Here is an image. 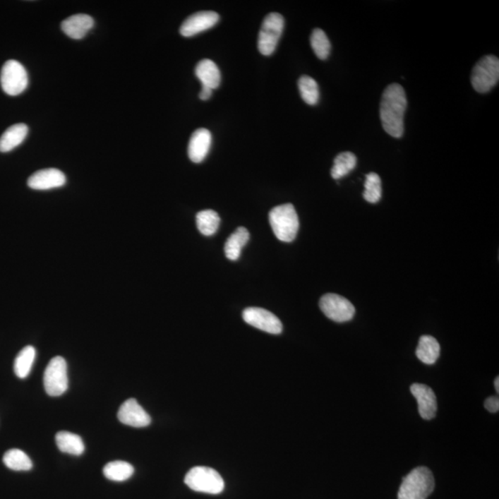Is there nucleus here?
<instances>
[{
    "mask_svg": "<svg viewBox=\"0 0 499 499\" xmlns=\"http://www.w3.org/2000/svg\"><path fill=\"white\" fill-rule=\"evenodd\" d=\"M407 107L404 89L397 83L385 90L380 104L382 125L385 133L394 138H400L404 133V115Z\"/></svg>",
    "mask_w": 499,
    "mask_h": 499,
    "instance_id": "f257e3e1",
    "label": "nucleus"
},
{
    "mask_svg": "<svg viewBox=\"0 0 499 499\" xmlns=\"http://www.w3.org/2000/svg\"><path fill=\"white\" fill-rule=\"evenodd\" d=\"M435 489V478L426 467L414 469L403 479L397 499H427Z\"/></svg>",
    "mask_w": 499,
    "mask_h": 499,
    "instance_id": "f03ea898",
    "label": "nucleus"
},
{
    "mask_svg": "<svg viewBox=\"0 0 499 499\" xmlns=\"http://www.w3.org/2000/svg\"><path fill=\"white\" fill-rule=\"evenodd\" d=\"M269 222L279 241L291 243L295 240L300 222L294 205L284 204L272 209L269 213Z\"/></svg>",
    "mask_w": 499,
    "mask_h": 499,
    "instance_id": "7ed1b4c3",
    "label": "nucleus"
},
{
    "mask_svg": "<svg viewBox=\"0 0 499 499\" xmlns=\"http://www.w3.org/2000/svg\"><path fill=\"white\" fill-rule=\"evenodd\" d=\"M184 482L193 491L211 495L220 494L225 487L223 478L216 470L203 466L190 470L185 476Z\"/></svg>",
    "mask_w": 499,
    "mask_h": 499,
    "instance_id": "20e7f679",
    "label": "nucleus"
},
{
    "mask_svg": "<svg viewBox=\"0 0 499 499\" xmlns=\"http://www.w3.org/2000/svg\"><path fill=\"white\" fill-rule=\"evenodd\" d=\"M284 29L282 14L272 13L265 18L258 37V49L264 56H270L277 49Z\"/></svg>",
    "mask_w": 499,
    "mask_h": 499,
    "instance_id": "39448f33",
    "label": "nucleus"
},
{
    "mask_svg": "<svg viewBox=\"0 0 499 499\" xmlns=\"http://www.w3.org/2000/svg\"><path fill=\"white\" fill-rule=\"evenodd\" d=\"M499 80V61L497 56H486L473 70L471 85L478 92H489Z\"/></svg>",
    "mask_w": 499,
    "mask_h": 499,
    "instance_id": "423d86ee",
    "label": "nucleus"
},
{
    "mask_svg": "<svg viewBox=\"0 0 499 499\" xmlns=\"http://www.w3.org/2000/svg\"><path fill=\"white\" fill-rule=\"evenodd\" d=\"M44 385L52 397L61 396L68 390V366L64 358L56 356L49 361L44 373Z\"/></svg>",
    "mask_w": 499,
    "mask_h": 499,
    "instance_id": "0eeeda50",
    "label": "nucleus"
},
{
    "mask_svg": "<svg viewBox=\"0 0 499 499\" xmlns=\"http://www.w3.org/2000/svg\"><path fill=\"white\" fill-rule=\"evenodd\" d=\"M0 83L3 91L11 97L22 94L28 86V74L25 68L13 59L8 61L3 65Z\"/></svg>",
    "mask_w": 499,
    "mask_h": 499,
    "instance_id": "6e6552de",
    "label": "nucleus"
},
{
    "mask_svg": "<svg viewBox=\"0 0 499 499\" xmlns=\"http://www.w3.org/2000/svg\"><path fill=\"white\" fill-rule=\"evenodd\" d=\"M319 306L327 318L337 323L351 321L355 315L354 304L342 296L335 294L323 296Z\"/></svg>",
    "mask_w": 499,
    "mask_h": 499,
    "instance_id": "1a4fd4ad",
    "label": "nucleus"
},
{
    "mask_svg": "<svg viewBox=\"0 0 499 499\" xmlns=\"http://www.w3.org/2000/svg\"><path fill=\"white\" fill-rule=\"evenodd\" d=\"M244 320L253 327L269 334L282 332V323L274 313L259 307L246 308L243 313Z\"/></svg>",
    "mask_w": 499,
    "mask_h": 499,
    "instance_id": "9d476101",
    "label": "nucleus"
},
{
    "mask_svg": "<svg viewBox=\"0 0 499 499\" xmlns=\"http://www.w3.org/2000/svg\"><path fill=\"white\" fill-rule=\"evenodd\" d=\"M220 15L215 11H199L191 15L182 23L179 32L182 37H191L217 25Z\"/></svg>",
    "mask_w": 499,
    "mask_h": 499,
    "instance_id": "9b49d317",
    "label": "nucleus"
},
{
    "mask_svg": "<svg viewBox=\"0 0 499 499\" xmlns=\"http://www.w3.org/2000/svg\"><path fill=\"white\" fill-rule=\"evenodd\" d=\"M118 419L121 423L136 428H142L151 423V417L134 399H127L121 406L118 412Z\"/></svg>",
    "mask_w": 499,
    "mask_h": 499,
    "instance_id": "f8f14e48",
    "label": "nucleus"
},
{
    "mask_svg": "<svg viewBox=\"0 0 499 499\" xmlns=\"http://www.w3.org/2000/svg\"><path fill=\"white\" fill-rule=\"evenodd\" d=\"M411 392L418 402V410L424 420H432L438 411V402L434 391L428 385L415 383L411 385Z\"/></svg>",
    "mask_w": 499,
    "mask_h": 499,
    "instance_id": "ddd939ff",
    "label": "nucleus"
},
{
    "mask_svg": "<svg viewBox=\"0 0 499 499\" xmlns=\"http://www.w3.org/2000/svg\"><path fill=\"white\" fill-rule=\"evenodd\" d=\"M28 186L32 190L46 191L64 186L66 176L56 169L39 170L28 179Z\"/></svg>",
    "mask_w": 499,
    "mask_h": 499,
    "instance_id": "4468645a",
    "label": "nucleus"
},
{
    "mask_svg": "<svg viewBox=\"0 0 499 499\" xmlns=\"http://www.w3.org/2000/svg\"><path fill=\"white\" fill-rule=\"evenodd\" d=\"M212 143V136L208 128H198L191 137L188 155L194 163H201L208 155Z\"/></svg>",
    "mask_w": 499,
    "mask_h": 499,
    "instance_id": "2eb2a0df",
    "label": "nucleus"
},
{
    "mask_svg": "<svg viewBox=\"0 0 499 499\" xmlns=\"http://www.w3.org/2000/svg\"><path fill=\"white\" fill-rule=\"evenodd\" d=\"M94 19L88 14H76L61 23V30L68 37L80 40L94 27Z\"/></svg>",
    "mask_w": 499,
    "mask_h": 499,
    "instance_id": "dca6fc26",
    "label": "nucleus"
},
{
    "mask_svg": "<svg viewBox=\"0 0 499 499\" xmlns=\"http://www.w3.org/2000/svg\"><path fill=\"white\" fill-rule=\"evenodd\" d=\"M197 78L201 80L202 86L217 89L220 85L221 74L216 64L210 59H203L196 68Z\"/></svg>",
    "mask_w": 499,
    "mask_h": 499,
    "instance_id": "f3484780",
    "label": "nucleus"
},
{
    "mask_svg": "<svg viewBox=\"0 0 499 499\" xmlns=\"http://www.w3.org/2000/svg\"><path fill=\"white\" fill-rule=\"evenodd\" d=\"M28 127L23 124L13 125L6 130L0 137V152L8 153L25 141L28 134Z\"/></svg>",
    "mask_w": 499,
    "mask_h": 499,
    "instance_id": "a211bd4d",
    "label": "nucleus"
},
{
    "mask_svg": "<svg viewBox=\"0 0 499 499\" xmlns=\"http://www.w3.org/2000/svg\"><path fill=\"white\" fill-rule=\"evenodd\" d=\"M440 355V345L438 340L432 336L420 337L419 344L416 349V356L422 363L434 364Z\"/></svg>",
    "mask_w": 499,
    "mask_h": 499,
    "instance_id": "6ab92c4d",
    "label": "nucleus"
},
{
    "mask_svg": "<svg viewBox=\"0 0 499 499\" xmlns=\"http://www.w3.org/2000/svg\"><path fill=\"white\" fill-rule=\"evenodd\" d=\"M250 233L244 227H240L233 232L225 244V255L227 258L236 261L240 258L241 249L249 241Z\"/></svg>",
    "mask_w": 499,
    "mask_h": 499,
    "instance_id": "aec40b11",
    "label": "nucleus"
},
{
    "mask_svg": "<svg viewBox=\"0 0 499 499\" xmlns=\"http://www.w3.org/2000/svg\"><path fill=\"white\" fill-rule=\"evenodd\" d=\"M56 446L61 452L80 456L85 452V444L80 435L62 431L56 435Z\"/></svg>",
    "mask_w": 499,
    "mask_h": 499,
    "instance_id": "412c9836",
    "label": "nucleus"
},
{
    "mask_svg": "<svg viewBox=\"0 0 499 499\" xmlns=\"http://www.w3.org/2000/svg\"><path fill=\"white\" fill-rule=\"evenodd\" d=\"M37 351L32 346H26L19 352L14 361L15 375L19 378H26L31 372Z\"/></svg>",
    "mask_w": 499,
    "mask_h": 499,
    "instance_id": "4be33fe9",
    "label": "nucleus"
},
{
    "mask_svg": "<svg viewBox=\"0 0 499 499\" xmlns=\"http://www.w3.org/2000/svg\"><path fill=\"white\" fill-rule=\"evenodd\" d=\"M103 473L109 480L124 482L133 476L134 469L130 463L116 461L107 463L104 467Z\"/></svg>",
    "mask_w": 499,
    "mask_h": 499,
    "instance_id": "5701e85b",
    "label": "nucleus"
},
{
    "mask_svg": "<svg viewBox=\"0 0 499 499\" xmlns=\"http://www.w3.org/2000/svg\"><path fill=\"white\" fill-rule=\"evenodd\" d=\"M3 462L11 470L17 471H27L32 468L31 459L23 450L17 448L8 450L3 457Z\"/></svg>",
    "mask_w": 499,
    "mask_h": 499,
    "instance_id": "b1692460",
    "label": "nucleus"
},
{
    "mask_svg": "<svg viewBox=\"0 0 499 499\" xmlns=\"http://www.w3.org/2000/svg\"><path fill=\"white\" fill-rule=\"evenodd\" d=\"M196 224L203 235H214L220 228V217L216 211L203 210L196 215Z\"/></svg>",
    "mask_w": 499,
    "mask_h": 499,
    "instance_id": "393cba45",
    "label": "nucleus"
},
{
    "mask_svg": "<svg viewBox=\"0 0 499 499\" xmlns=\"http://www.w3.org/2000/svg\"><path fill=\"white\" fill-rule=\"evenodd\" d=\"M357 158L351 152H343L337 155L334 160V166L331 169V176L335 179H339L348 175L356 167Z\"/></svg>",
    "mask_w": 499,
    "mask_h": 499,
    "instance_id": "a878e982",
    "label": "nucleus"
},
{
    "mask_svg": "<svg viewBox=\"0 0 499 499\" xmlns=\"http://www.w3.org/2000/svg\"><path fill=\"white\" fill-rule=\"evenodd\" d=\"M299 90L304 102L311 106L318 104L319 100V89L318 83L312 77L303 76L298 82Z\"/></svg>",
    "mask_w": 499,
    "mask_h": 499,
    "instance_id": "bb28decb",
    "label": "nucleus"
},
{
    "mask_svg": "<svg viewBox=\"0 0 499 499\" xmlns=\"http://www.w3.org/2000/svg\"><path fill=\"white\" fill-rule=\"evenodd\" d=\"M311 46L318 59L324 61L330 56L331 50L330 39L323 30H313V34L311 35Z\"/></svg>",
    "mask_w": 499,
    "mask_h": 499,
    "instance_id": "cd10ccee",
    "label": "nucleus"
},
{
    "mask_svg": "<svg viewBox=\"0 0 499 499\" xmlns=\"http://www.w3.org/2000/svg\"><path fill=\"white\" fill-rule=\"evenodd\" d=\"M363 198L371 204L379 202L382 196L381 179L376 173H369L366 175V184H364Z\"/></svg>",
    "mask_w": 499,
    "mask_h": 499,
    "instance_id": "c85d7f7f",
    "label": "nucleus"
},
{
    "mask_svg": "<svg viewBox=\"0 0 499 499\" xmlns=\"http://www.w3.org/2000/svg\"><path fill=\"white\" fill-rule=\"evenodd\" d=\"M485 408L487 411L495 414L499 411V399L498 397H490L485 402Z\"/></svg>",
    "mask_w": 499,
    "mask_h": 499,
    "instance_id": "c756f323",
    "label": "nucleus"
},
{
    "mask_svg": "<svg viewBox=\"0 0 499 499\" xmlns=\"http://www.w3.org/2000/svg\"><path fill=\"white\" fill-rule=\"evenodd\" d=\"M212 91H213V90L205 88V86H202V90L201 92H200L199 97L201 98L202 100H208L211 97Z\"/></svg>",
    "mask_w": 499,
    "mask_h": 499,
    "instance_id": "7c9ffc66",
    "label": "nucleus"
},
{
    "mask_svg": "<svg viewBox=\"0 0 499 499\" xmlns=\"http://www.w3.org/2000/svg\"><path fill=\"white\" fill-rule=\"evenodd\" d=\"M495 390H497V392H499V378H495Z\"/></svg>",
    "mask_w": 499,
    "mask_h": 499,
    "instance_id": "2f4dec72",
    "label": "nucleus"
}]
</instances>
